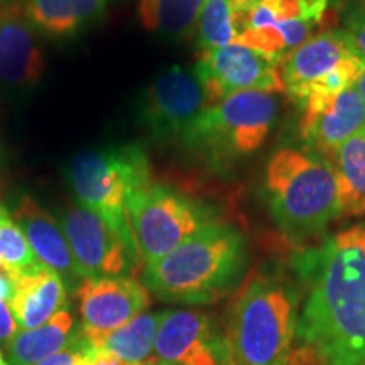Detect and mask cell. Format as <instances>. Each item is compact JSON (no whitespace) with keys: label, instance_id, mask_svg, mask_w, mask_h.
<instances>
[{"label":"cell","instance_id":"1","mask_svg":"<svg viewBox=\"0 0 365 365\" xmlns=\"http://www.w3.org/2000/svg\"><path fill=\"white\" fill-rule=\"evenodd\" d=\"M308 284L289 365H365V225L304 254Z\"/></svg>","mask_w":365,"mask_h":365},{"label":"cell","instance_id":"2","mask_svg":"<svg viewBox=\"0 0 365 365\" xmlns=\"http://www.w3.org/2000/svg\"><path fill=\"white\" fill-rule=\"evenodd\" d=\"M247 247L239 230L212 223L159 261L144 266L149 293L168 303L210 304L239 284Z\"/></svg>","mask_w":365,"mask_h":365},{"label":"cell","instance_id":"3","mask_svg":"<svg viewBox=\"0 0 365 365\" xmlns=\"http://www.w3.org/2000/svg\"><path fill=\"white\" fill-rule=\"evenodd\" d=\"M262 188L272 220L287 239H308L341 217L335 173L319 154L277 149L266 164Z\"/></svg>","mask_w":365,"mask_h":365},{"label":"cell","instance_id":"4","mask_svg":"<svg viewBox=\"0 0 365 365\" xmlns=\"http://www.w3.org/2000/svg\"><path fill=\"white\" fill-rule=\"evenodd\" d=\"M298 298L286 282L255 276L232 307L227 349L232 365H289Z\"/></svg>","mask_w":365,"mask_h":365},{"label":"cell","instance_id":"5","mask_svg":"<svg viewBox=\"0 0 365 365\" xmlns=\"http://www.w3.org/2000/svg\"><path fill=\"white\" fill-rule=\"evenodd\" d=\"M68 182L80 205L102 217L134 252L127 198L150 181L149 163L139 145L83 150L68 164Z\"/></svg>","mask_w":365,"mask_h":365},{"label":"cell","instance_id":"6","mask_svg":"<svg viewBox=\"0 0 365 365\" xmlns=\"http://www.w3.org/2000/svg\"><path fill=\"white\" fill-rule=\"evenodd\" d=\"M279 117V100L267 91H240L207 107L181 143L215 163L249 156L266 143Z\"/></svg>","mask_w":365,"mask_h":365},{"label":"cell","instance_id":"7","mask_svg":"<svg viewBox=\"0 0 365 365\" xmlns=\"http://www.w3.org/2000/svg\"><path fill=\"white\" fill-rule=\"evenodd\" d=\"M127 218L144 266L159 261L217 222L205 205L153 181L129 195Z\"/></svg>","mask_w":365,"mask_h":365},{"label":"cell","instance_id":"8","mask_svg":"<svg viewBox=\"0 0 365 365\" xmlns=\"http://www.w3.org/2000/svg\"><path fill=\"white\" fill-rule=\"evenodd\" d=\"M205 108L207 95L195 68L173 65L143 91L137 117L153 139L182 140Z\"/></svg>","mask_w":365,"mask_h":365},{"label":"cell","instance_id":"9","mask_svg":"<svg viewBox=\"0 0 365 365\" xmlns=\"http://www.w3.org/2000/svg\"><path fill=\"white\" fill-rule=\"evenodd\" d=\"M193 68L207 95V107L240 91H286L281 63L244 44L232 43L202 53Z\"/></svg>","mask_w":365,"mask_h":365},{"label":"cell","instance_id":"10","mask_svg":"<svg viewBox=\"0 0 365 365\" xmlns=\"http://www.w3.org/2000/svg\"><path fill=\"white\" fill-rule=\"evenodd\" d=\"M63 232L81 276H129L140 262L113 228L83 205H70L59 217Z\"/></svg>","mask_w":365,"mask_h":365},{"label":"cell","instance_id":"11","mask_svg":"<svg viewBox=\"0 0 365 365\" xmlns=\"http://www.w3.org/2000/svg\"><path fill=\"white\" fill-rule=\"evenodd\" d=\"M76 293L80 299V331L85 339H95L124 327L150 304L148 287L129 276L85 277Z\"/></svg>","mask_w":365,"mask_h":365},{"label":"cell","instance_id":"12","mask_svg":"<svg viewBox=\"0 0 365 365\" xmlns=\"http://www.w3.org/2000/svg\"><path fill=\"white\" fill-rule=\"evenodd\" d=\"M36 34L24 7H0V81L11 90H33L43 78L46 58Z\"/></svg>","mask_w":365,"mask_h":365},{"label":"cell","instance_id":"13","mask_svg":"<svg viewBox=\"0 0 365 365\" xmlns=\"http://www.w3.org/2000/svg\"><path fill=\"white\" fill-rule=\"evenodd\" d=\"M360 58L345 29H325L313 34L281 61L286 93L303 105L309 86L349 59Z\"/></svg>","mask_w":365,"mask_h":365},{"label":"cell","instance_id":"14","mask_svg":"<svg viewBox=\"0 0 365 365\" xmlns=\"http://www.w3.org/2000/svg\"><path fill=\"white\" fill-rule=\"evenodd\" d=\"M365 127V103L355 86L335 98L303 108L299 134L319 156L330 159L349 137Z\"/></svg>","mask_w":365,"mask_h":365},{"label":"cell","instance_id":"15","mask_svg":"<svg viewBox=\"0 0 365 365\" xmlns=\"http://www.w3.org/2000/svg\"><path fill=\"white\" fill-rule=\"evenodd\" d=\"M14 220L24 232L27 242L43 266L56 271L68 286H80L83 281L68 244L61 223L48 210H44L31 195H22L12 212Z\"/></svg>","mask_w":365,"mask_h":365},{"label":"cell","instance_id":"16","mask_svg":"<svg viewBox=\"0 0 365 365\" xmlns=\"http://www.w3.org/2000/svg\"><path fill=\"white\" fill-rule=\"evenodd\" d=\"M14 296L11 309L19 330H33L68 308L65 279L53 269L38 264L12 277Z\"/></svg>","mask_w":365,"mask_h":365},{"label":"cell","instance_id":"17","mask_svg":"<svg viewBox=\"0 0 365 365\" xmlns=\"http://www.w3.org/2000/svg\"><path fill=\"white\" fill-rule=\"evenodd\" d=\"M217 336L208 314L196 309L163 312L154 344V360L156 365H185Z\"/></svg>","mask_w":365,"mask_h":365},{"label":"cell","instance_id":"18","mask_svg":"<svg viewBox=\"0 0 365 365\" xmlns=\"http://www.w3.org/2000/svg\"><path fill=\"white\" fill-rule=\"evenodd\" d=\"M108 0H24V14L36 33L66 39L103 19Z\"/></svg>","mask_w":365,"mask_h":365},{"label":"cell","instance_id":"19","mask_svg":"<svg viewBox=\"0 0 365 365\" xmlns=\"http://www.w3.org/2000/svg\"><path fill=\"white\" fill-rule=\"evenodd\" d=\"M70 309H61L44 325L19 330L7 341L9 365H38L65 350L76 336Z\"/></svg>","mask_w":365,"mask_h":365},{"label":"cell","instance_id":"20","mask_svg":"<svg viewBox=\"0 0 365 365\" xmlns=\"http://www.w3.org/2000/svg\"><path fill=\"white\" fill-rule=\"evenodd\" d=\"M327 161L339 185L340 218L365 215V127L349 137Z\"/></svg>","mask_w":365,"mask_h":365},{"label":"cell","instance_id":"21","mask_svg":"<svg viewBox=\"0 0 365 365\" xmlns=\"http://www.w3.org/2000/svg\"><path fill=\"white\" fill-rule=\"evenodd\" d=\"M163 312L140 313L124 327L95 339H85L90 346L107 350L130 365H143L154 357V344Z\"/></svg>","mask_w":365,"mask_h":365},{"label":"cell","instance_id":"22","mask_svg":"<svg viewBox=\"0 0 365 365\" xmlns=\"http://www.w3.org/2000/svg\"><path fill=\"white\" fill-rule=\"evenodd\" d=\"M203 0H140L139 19L145 31L166 41H185L196 33Z\"/></svg>","mask_w":365,"mask_h":365},{"label":"cell","instance_id":"23","mask_svg":"<svg viewBox=\"0 0 365 365\" xmlns=\"http://www.w3.org/2000/svg\"><path fill=\"white\" fill-rule=\"evenodd\" d=\"M235 12L232 0H203L198 24H196V48L198 53L223 48L235 43Z\"/></svg>","mask_w":365,"mask_h":365},{"label":"cell","instance_id":"24","mask_svg":"<svg viewBox=\"0 0 365 365\" xmlns=\"http://www.w3.org/2000/svg\"><path fill=\"white\" fill-rule=\"evenodd\" d=\"M38 264L41 262L36 259L24 232L6 205L0 203V272H6L12 279Z\"/></svg>","mask_w":365,"mask_h":365},{"label":"cell","instance_id":"25","mask_svg":"<svg viewBox=\"0 0 365 365\" xmlns=\"http://www.w3.org/2000/svg\"><path fill=\"white\" fill-rule=\"evenodd\" d=\"M14 296V282L6 272H0V341H9L19 331L16 318L11 309Z\"/></svg>","mask_w":365,"mask_h":365},{"label":"cell","instance_id":"26","mask_svg":"<svg viewBox=\"0 0 365 365\" xmlns=\"http://www.w3.org/2000/svg\"><path fill=\"white\" fill-rule=\"evenodd\" d=\"M344 29L352 39L354 48L365 63V7L355 0L344 11Z\"/></svg>","mask_w":365,"mask_h":365},{"label":"cell","instance_id":"27","mask_svg":"<svg viewBox=\"0 0 365 365\" xmlns=\"http://www.w3.org/2000/svg\"><path fill=\"white\" fill-rule=\"evenodd\" d=\"M185 365H232L227 341L222 336L200 349Z\"/></svg>","mask_w":365,"mask_h":365},{"label":"cell","instance_id":"28","mask_svg":"<svg viewBox=\"0 0 365 365\" xmlns=\"http://www.w3.org/2000/svg\"><path fill=\"white\" fill-rule=\"evenodd\" d=\"M83 349H85V340L81 331L76 333V336L73 339L70 345L65 350L58 352L53 357L43 360L38 365H80L81 359H83Z\"/></svg>","mask_w":365,"mask_h":365},{"label":"cell","instance_id":"29","mask_svg":"<svg viewBox=\"0 0 365 365\" xmlns=\"http://www.w3.org/2000/svg\"><path fill=\"white\" fill-rule=\"evenodd\" d=\"M232 2H234V12L237 16V14L247 12L250 7H254L255 4L261 2V0H232Z\"/></svg>","mask_w":365,"mask_h":365},{"label":"cell","instance_id":"30","mask_svg":"<svg viewBox=\"0 0 365 365\" xmlns=\"http://www.w3.org/2000/svg\"><path fill=\"white\" fill-rule=\"evenodd\" d=\"M355 88H357L359 95H360V97H362L364 103H365V68H364L362 71H360L359 78H357V81H355Z\"/></svg>","mask_w":365,"mask_h":365},{"label":"cell","instance_id":"31","mask_svg":"<svg viewBox=\"0 0 365 365\" xmlns=\"http://www.w3.org/2000/svg\"><path fill=\"white\" fill-rule=\"evenodd\" d=\"M0 365H9L6 357H4V355H2V352H0Z\"/></svg>","mask_w":365,"mask_h":365},{"label":"cell","instance_id":"32","mask_svg":"<svg viewBox=\"0 0 365 365\" xmlns=\"http://www.w3.org/2000/svg\"><path fill=\"white\" fill-rule=\"evenodd\" d=\"M357 2H359L362 7H365V0H357Z\"/></svg>","mask_w":365,"mask_h":365},{"label":"cell","instance_id":"33","mask_svg":"<svg viewBox=\"0 0 365 365\" xmlns=\"http://www.w3.org/2000/svg\"><path fill=\"white\" fill-rule=\"evenodd\" d=\"M80 365H85V364H83V359H81V364H80Z\"/></svg>","mask_w":365,"mask_h":365}]
</instances>
